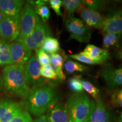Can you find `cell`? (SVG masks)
I'll return each instance as SVG.
<instances>
[{
    "label": "cell",
    "mask_w": 122,
    "mask_h": 122,
    "mask_svg": "<svg viewBox=\"0 0 122 122\" xmlns=\"http://www.w3.org/2000/svg\"><path fill=\"white\" fill-rule=\"evenodd\" d=\"M80 54L94 61L97 65L104 63L110 59L109 53L107 50L92 44L86 46Z\"/></svg>",
    "instance_id": "16"
},
{
    "label": "cell",
    "mask_w": 122,
    "mask_h": 122,
    "mask_svg": "<svg viewBox=\"0 0 122 122\" xmlns=\"http://www.w3.org/2000/svg\"><path fill=\"white\" fill-rule=\"evenodd\" d=\"M121 35L111 33H103V46L105 49L107 50V49L115 46H118Z\"/></svg>",
    "instance_id": "24"
},
{
    "label": "cell",
    "mask_w": 122,
    "mask_h": 122,
    "mask_svg": "<svg viewBox=\"0 0 122 122\" xmlns=\"http://www.w3.org/2000/svg\"><path fill=\"white\" fill-rule=\"evenodd\" d=\"M110 103L114 107H122V89L112 91L111 94Z\"/></svg>",
    "instance_id": "28"
},
{
    "label": "cell",
    "mask_w": 122,
    "mask_h": 122,
    "mask_svg": "<svg viewBox=\"0 0 122 122\" xmlns=\"http://www.w3.org/2000/svg\"><path fill=\"white\" fill-rule=\"evenodd\" d=\"M36 57L40 66L50 65V58L48 53L45 52L41 48L36 50Z\"/></svg>",
    "instance_id": "29"
},
{
    "label": "cell",
    "mask_w": 122,
    "mask_h": 122,
    "mask_svg": "<svg viewBox=\"0 0 122 122\" xmlns=\"http://www.w3.org/2000/svg\"><path fill=\"white\" fill-rule=\"evenodd\" d=\"M10 122H33L30 114L26 111L22 110Z\"/></svg>",
    "instance_id": "31"
},
{
    "label": "cell",
    "mask_w": 122,
    "mask_h": 122,
    "mask_svg": "<svg viewBox=\"0 0 122 122\" xmlns=\"http://www.w3.org/2000/svg\"><path fill=\"white\" fill-rule=\"evenodd\" d=\"M50 65L53 67L55 72L57 74L58 79L61 81L66 79V76L63 71L64 59L62 56L59 53L51 54L50 56Z\"/></svg>",
    "instance_id": "18"
},
{
    "label": "cell",
    "mask_w": 122,
    "mask_h": 122,
    "mask_svg": "<svg viewBox=\"0 0 122 122\" xmlns=\"http://www.w3.org/2000/svg\"><path fill=\"white\" fill-rule=\"evenodd\" d=\"M117 57L122 62V46L120 47L117 51Z\"/></svg>",
    "instance_id": "35"
},
{
    "label": "cell",
    "mask_w": 122,
    "mask_h": 122,
    "mask_svg": "<svg viewBox=\"0 0 122 122\" xmlns=\"http://www.w3.org/2000/svg\"><path fill=\"white\" fill-rule=\"evenodd\" d=\"M50 6L53 9L58 16H62V13L61 11V6L62 5V2L61 0H50L48 1Z\"/></svg>",
    "instance_id": "33"
},
{
    "label": "cell",
    "mask_w": 122,
    "mask_h": 122,
    "mask_svg": "<svg viewBox=\"0 0 122 122\" xmlns=\"http://www.w3.org/2000/svg\"><path fill=\"white\" fill-rule=\"evenodd\" d=\"M103 33L122 34V10H119L110 14L105 20Z\"/></svg>",
    "instance_id": "14"
},
{
    "label": "cell",
    "mask_w": 122,
    "mask_h": 122,
    "mask_svg": "<svg viewBox=\"0 0 122 122\" xmlns=\"http://www.w3.org/2000/svg\"><path fill=\"white\" fill-rule=\"evenodd\" d=\"M41 66L36 55H31L29 60L24 65V79L30 90L44 85V79L40 74Z\"/></svg>",
    "instance_id": "6"
},
{
    "label": "cell",
    "mask_w": 122,
    "mask_h": 122,
    "mask_svg": "<svg viewBox=\"0 0 122 122\" xmlns=\"http://www.w3.org/2000/svg\"><path fill=\"white\" fill-rule=\"evenodd\" d=\"M84 122H115L109 110L101 99L91 101V107Z\"/></svg>",
    "instance_id": "8"
},
{
    "label": "cell",
    "mask_w": 122,
    "mask_h": 122,
    "mask_svg": "<svg viewBox=\"0 0 122 122\" xmlns=\"http://www.w3.org/2000/svg\"><path fill=\"white\" fill-rule=\"evenodd\" d=\"M46 118L48 122H70V116L65 103H57L47 110Z\"/></svg>",
    "instance_id": "13"
},
{
    "label": "cell",
    "mask_w": 122,
    "mask_h": 122,
    "mask_svg": "<svg viewBox=\"0 0 122 122\" xmlns=\"http://www.w3.org/2000/svg\"><path fill=\"white\" fill-rule=\"evenodd\" d=\"M62 2L68 16L74 15L76 11H79L84 6V1L81 0H63Z\"/></svg>",
    "instance_id": "21"
},
{
    "label": "cell",
    "mask_w": 122,
    "mask_h": 122,
    "mask_svg": "<svg viewBox=\"0 0 122 122\" xmlns=\"http://www.w3.org/2000/svg\"><path fill=\"white\" fill-rule=\"evenodd\" d=\"M20 15L12 17L2 14L0 22V38L7 42L14 41L19 38L20 33Z\"/></svg>",
    "instance_id": "7"
},
{
    "label": "cell",
    "mask_w": 122,
    "mask_h": 122,
    "mask_svg": "<svg viewBox=\"0 0 122 122\" xmlns=\"http://www.w3.org/2000/svg\"><path fill=\"white\" fill-rule=\"evenodd\" d=\"M100 75L104 80L109 93L122 87V67L105 68L100 70Z\"/></svg>",
    "instance_id": "11"
},
{
    "label": "cell",
    "mask_w": 122,
    "mask_h": 122,
    "mask_svg": "<svg viewBox=\"0 0 122 122\" xmlns=\"http://www.w3.org/2000/svg\"><path fill=\"white\" fill-rule=\"evenodd\" d=\"M79 12L82 20L88 27L98 29L103 28L104 27L106 17L101 15L98 11L84 6Z\"/></svg>",
    "instance_id": "12"
},
{
    "label": "cell",
    "mask_w": 122,
    "mask_h": 122,
    "mask_svg": "<svg viewBox=\"0 0 122 122\" xmlns=\"http://www.w3.org/2000/svg\"><path fill=\"white\" fill-rule=\"evenodd\" d=\"M22 110L21 107L16 102L2 101L0 102V122H10Z\"/></svg>",
    "instance_id": "15"
},
{
    "label": "cell",
    "mask_w": 122,
    "mask_h": 122,
    "mask_svg": "<svg viewBox=\"0 0 122 122\" xmlns=\"http://www.w3.org/2000/svg\"><path fill=\"white\" fill-rule=\"evenodd\" d=\"M66 72L68 74H73V73L78 72H83L89 70V68L82 65L77 62L71 60H67L63 64Z\"/></svg>",
    "instance_id": "23"
},
{
    "label": "cell",
    "mask_w": 122,
    "mask_h": 122,
    "mask_svg": "<svg viewBox=\"0 0 122 122\" xmlns=\"http://www.w3.org/2000/svg\"><path fill=\"white\" fill-rule=\"evenodd\" d=\"M9 45L11 65H25L31 56L32 51L25 49L19 37Z\"/></svg>",
    "instance_id": "10"
},
{
    "label": "cell",
    "mask_w": 122,
    "mask_h": 122,
    "mask_svg": "<svg viewBox=\"0 0 122 122\" xmlns=\"http://www.w3.org/2000/svg\"><path fill=\"white\" fill-rule=\"evenodd\" d=\"M24 66H6L0 78V91L25 100L30 89L24 79Z\"/></svg>",
    "instance_id": "1"
},
{
    "label": "cell",
    "mask_w": 122,
    "mask_h": 122,
    "mask_svg": "<svg viewBox=\"0 0 122 122\" xmlns=\"http://www.w3.org/2000/svg\"><path fill=\"white\" fill-rule=\"evenodd\" d=\"M84 3L88 8L97 11L103 9L105 5V1L100 0H85Z\"/></svg>",
    "instance_id": "30"
},
{
    "label": "cell",
    "mask_w": 122,
    "mask_h": 122,
    "mask_svg": "<svg viewBox=\"0 0 122 122\" xmlns=\"http://www.w3.org/2000/svg\"><path fill=\"white\" fill-rule=\"evenodd\" d=\"M0 65H11L10 45L3 40L0 42Z\"/></svg>",
    "instance_id": "22"
},
{
    "label": "cell",
    "mask_w": 122,
    "mask_h": 122,
    "mask_svg": "<svg viewBox=\"0 0 122 122\" xmlns=\"http://www.w3.org/2000/svg\"><path fill=\"white\" fill-rule=\"evenodd\" d=\"M23 4L20 0H0V11L3 15L15 17L20 15Z\"/></svg>",
    "instance_id": "17"
},
{
    "label": "cell",
    "mask_w": 122,
    "mask_h": 122,
    "mask_svg": "<svg viewBox=\"0 0 122 122\" xmlns=\"http://www.w3.org/2000/svg\"><path fill=\"white\" fill-rule=\"evenodd\" d=\"M41 76L44 78L52 80H57L58 79L57 74L55 72L51 65H45L41 67L40 70Z\"/></svg>",
    "instance_id": "27"
},
{
    "label": "cell",
    "mask_w": 122,
    "mask_h": 122,
    "mask_svg": "<svg viewBox=\"0 0 122 122\" xmlns=\"http://www.w3.org/2000/svg\"><path fill=\"white\" fill-rule=\"evenodd\" d=\"M81 79L79 76H74L68 79L67 82L68 87L73 92H75V93L83 92L84 89L81 85Z\"/></svg>",
    "instance_id": "26"
},
{
    "label": "cell",
    "mask_w": 122,
    "mask_h": 122,
    "mask_svg": "<svg viewBox=\"0 0 122 122\" xmlns=\"http://www.w3.org/2000/svg\"><path fill=\"white\" fill-rule=\"evenodd\" d=\"M57 101L54 90L43 85L30 90L25 100L24 108L29 114L40 117Z\"/></svg>",
    "instance_id": "2"
},
{
    "label": "cell",
    "mask_w": 122,
    "mask_h": 122,
    "mask_svg": "<svg viewBox=\"0 0 122 122\" xmlns=\"http://www.w3.org/2000/svg\"><path fill=\"white\" fill-rule=\"evenodd\" d=\"M1 19H2V13H1V11H0V22L1 21Z\"/></svg>",
    "instance_id": "36"
},
{
    "label": "cell",
    "mask_w": 122,
    "mask_h": 122,
    "mask_svg": "<svg viewBox=\"0 0 122 122\" xmlns=\"http://www.w3.org/2000/svg\"><path fill=\"white\" fill-rule=\"evenodd\" d=\"M41 48L46 53L50 54H56L60 50V44L56 38L48 36L44 40Z\"/></svg>",
    "instance_id": "19"
},
{
    "label": "cell",
    "mask_w": 122,
    "mask_h": 122,
    "mask_svg": "<svg viewBox=\"0 0 122 122\" xmlns=\"http://www.w3.org/2000/svg\"><path fill=\"white\" fill-rule=\"evenodd\" d=\"M91 101L87 94L81 92L74 93L66 103L70 122H84L87 118L91 107Z\"/></svg>",
    "instance_id": "3"
},
{
    "label": "cell",
    "mask_w": 122,
    "mask_h": 122,
    "mask_svg": "<svg viewBox=\"0 0 122 122\" xmlns=\"http://www.w3.org/2000/svg\"><path fill=\"white\" fill-rule=\"evenodd\" d=\"M68 57L71 58L75 59V60L79 61V62H82V63L87 64V65H97L96 62L93 60H92L89 58L86 57V56H84L83 54H81L80 53L76 54H72L68 56Z\"/></svg>",
    "instance_id": "32"
},
{
    "label": "cell",
    "mask_w": 122,
    "mask_h": 122,
    "mask_svg": "<svg viewBox=\"0 0 122 122\" xmlns=\"http://www.w3.org/2000/svg\"><path fill=\"white\" fill-rule=\"evenodd\" d=\"M81 81L83 89L90 94L94 98V101H97L101 99L100 97V91L98 88L87 80H83L81 79Z\"/></svg>",
    "instance_id": "25"
},
{
    "label": "cell",
    "mask_w": 122,
    "mask_h": 122,
    "mask_svg": "<svg viewBox=\"0 0 122 122\" xmlns=\"http://www.w3.org/2000/svg\"><path fill=\"white\" fill-rule=\"evenodd\" d=\"M121 118H122V114H121Z\"/></svg>",
    "instance_id": "37"
},
{
    "label": "cell",
    "mask_w": 122,
    "mask_h": 122,
    "mask_svg": "<svg viewBox=\"0 0 122 122\" xmlns=\"http://www.w3.org/2000/svg\"><path fill=\"white\" fill-rule=\"evenodd\" d=\"M49 36L48 29L43 22H41L26 37L22 39L25 49L29 51L39 49L47 37Z\"/></svg>",
    "instance_id": "9"
},
{
    "label": "cell",
    "mask_w": 122,
    "mask_h": 122,
    "mask_svg": "<svg viewBox=\"0 0 122 122\" xmlns=\"http://www.w3.org/2000/svg\"><path fill=\"white\" fill-rule=\"evenodd\" d=\"M41 22L32 5L30 2L25 4L20 13V39H24L28 36Z\"/></svg>",
    "instance_id": "4"
},
{
    "label": "cell",
    "mask_w": 122,
    "mask_h": 122,
    "mask_svg": "<svg viewBox=\"0 0 122 122\" xmlns=\"http://www.w3.org/2000/svg\"><path fill=\"white\" fill-rule=\"evenodd\" d=\"M46 1H36L32 2L34 4L33 6L34 7L35 12L38 16H40L44 22H45L50 17V11L49 8L46 4H48Z\"/></svg>",
    "instance_id": "20"
},
{
    "label": "cell",
    "mask_w": 122,
    "mask_h": 122,
    "mask_svg": "<svg viewBox=\"0 0 122 122\" xmlns=\"http://www.w3.org/2000/svg\"></svg>",
    "instance_id": "40"
},
{
    "label": "cell",
    "mask_w": 122,
    "mask_h": 122,
    "mask_svg": "<svg viewBox=\"0 0 122 122\" xmlns=\"http://www.w3.org/2000/svg\"><path fill=\"white\" fill-rule=\"evenodd\" d=\"M65 26L70 33V40H75L80 43H87L91 37V30L82 20L75 17L74 15L68 16L66 19Z\"/></svg>",
    "instance_id": "5"
},
{
    "label": "cell",
    "mask_w": 122,
    "mask_h": 122,
    "mask_svg": "<svg viewBox=\"0 0 122 122\" xmlns=\"http://www.w3.org/2000/svg\"><path fill=\"white\" fill-rule=\"evenodd\" d=\"M120 122H122V120H120Z\"/></svg>",
    "instance_id": "39"
},
{
    "label": "cell",
    "mask_w": 122,
    "mask_h": 122,
    "mask_svg": "<svg viewBox=\"0 0 122 122\" xmlns=\"http://www.w3.org/2000/svg\"><path fill=\"white\" fill-rule=\"evenodd\" d=\"M1 38H0V42H1Z\"/></svg>",
    "instance_id": "38"
},
{
    "label": "cell",
    "mask_w": 122,
    "mask_h": 122,
    "mask_svg": "<svg viewBox=\"0 0 122 122\" xmlns=\"http://www.w3.org/2000/svg\"><path fill=\"white\" fill-rule=\"evenodd\" d=\"M33 122H48V121H47L45 115H42L40 116V117H39L37 119H35V120L33 121Z\"/></svg>",
    "instance_id": "34"
}]
</instances>
